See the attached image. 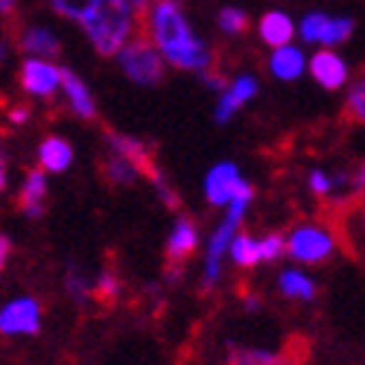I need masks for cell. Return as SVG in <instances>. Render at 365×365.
Listing matches in <instances>:
<instances>
[{"mask_svg":"<svg viewBox=\"0 0 365 365\" xmlns=\"http://www.w3.org/2000/svg\"><path fill=\"white\" fill-rule=\"evenodd\" d=\"M143 36L178 71L205 73L214 65V53H210V47L199 36L190 33L185 9H181L178 0H152Z\"/></svg>","mask_w":365,"mask_h":365,"instance_id":"1","label":"cell"},{"mask_svg":"<svg viewBox=\"0 0 365 365\" xmlns=\"http://www.w3.org/2000/svg\"><path fill=\"white\" fill-rule=\"evenodd\" d=\"M82 29L100 56H117L123 44L135 36V15L123 0H100L82 21Z\"/></svg>","mask_w":365,"mask_h":365,"instance_id":"2","label":"cell"},{"mask_svg":"<svg viewBox=\"0 0 365 365\" xmlns=\"http://www.w3.org/2000/svg\"><path fill=\"white\" fill-rule=\"evenodd\" d=\"M252 196H255V187L246 181V187H242V190L231 199L225 220L217 225L214 234H210L207 255H205V269H202V292H210V289H217V287H220V278H222V257L228 255L231 240L237 237L242 220H246V210H249Z\"/></svg>","mask_w":365,"mask_h":365,"instance_id":"3","label":"cell"},{"mask_svg":"<svg viewBox=\"0 0 365 365\" xmlns=\"http://www.w3.org/2000/svg\"><path fill=\"white\" fill-rule=\"evenodd\" d=\"M123 73L138 85H158L164 79V56L143 33H135L117 53Z\"/></svg>","mask_w":365,"mask_h":365,"instance_id":"4","label":"cell"},{"mask_svg":"<svg viewBox=\"0 0 365 365\" xmlns=\"http://www.w3.org/2000/svg\"><path fill=\"white\" fill-rule=\"evenodd\" d=\"M333 249H336V240L330 237L327 228L316 222L295 225L287 237V252L298 263H324L333 255Z\"/></svg>","mask_w":365,"mask_h":365,"instance_id":"5","label":"cell"},{"mask_svg":"<svg viewBox=\"0 0 365 365\" xmlns=\"http://www.w3.org/2000/svg\"><path fill=\"white\" fill-rule=\"evenodd\" d=\"M41 301L33 295L12 298L4 310H0V336L21 339V336H38L41 333Z\"/></svg>","mask_w":365,"mask_h":365,"instance_id":"6","label":"cell"},{"mask_svg":"<svg viewBox=\"0 0 365 365\" xmlns=\"http://www.w3.org/2000/svg\"><path fill=\"white\" fill-rule=\"evenodd\" d=\"M196 249H199V225H196V220L178 217L175 225H173V234H170V240H167V249H164V257H167V278H181L187 257H190Z\"/></svg>","mask_w":365,"mask_h":365,"instance_id":"7","label":"cell"},{"mask_svg":"<svg viewBox=\"0 0 365 365\" xmlns=\"http://www.w3.org/2000/svg\"><path fill=\"white\" fill-rule=\"evenodd\" d=\"M108 138V146L117 152L120 158H126L132 164V170L140 175V178H149V181H155L161 175L158 164H155V155H152V146H146V140H138L132 135H120L114 129L106 132Z\"/></svg>","mask_w":365,"mask_h":365,"instance_id":"8","label":"cell"},{"mask_svg":"<svg viewBox=\"0 0 365 365\" xmlns=\"http://www.w3.org/2000/svg\"><path fill=\"white\" fill-rule=\"evenodd\" d=\"M18 82L26 94H33V97H53V91L62 85V68H56L47 58L29 56L18 71Z\"/></svg>","mask_w":365,"mask_h":365,"instance_id":"9","label":"cell"},{"mask_svg":"<svg viewBox=\"0 0 365 365\" xmlns=\"http://www.w3.org/2000/svg\"><path fill=\"white\" fill-rule=\"evenodd\" d=\"M246 187V181L240 178L237 167L234 164H217L214 170L207 173V181H205V196L214 207H225L231 205V199Z\"/></svg>","mask_w":365,"mask_h":365,"instance_id":"10","label":"cell"},{"mask_svg":"<svg viewBox=\"0 0 365 365\" xmlns=\"http://www.w3.org/2000/svg\"><path fill=\"white\" fill-rule=\"evenodd\" d=\"M47 207V173L41 167L29 170L24 178V187L18 193V210L24 217H41Z\"/></svg>","mask_w":365,"mask_h":365,"instance_id":"11","label":"cell"},{"mask_svg":"<svg viewBox=\"0 0 365 365\" xmlns=\"http://www.w3.org/2000/svg\"><path fill=\"white\" fill-rule=\"evenodd\" d=\"M225 365H295L289 351L255 348V345H228Z\"/></svg>","mask_w":365,"mask_h":365,"instance_id":"12","label":"cell"},{"mask_svg":"<svg viewBox=\"0 0 365 365\" xmlns=\"http://www.w3.org/2000/svg\"><path fill=\"white\" fill-rule=\"evenodd\" d=\"M310 73L313 79L327 88V91H339L348 79V65L342 62V58L333 53V50H319L313 58H310Z\"/></svg>","mask_w":365,"mask_h":365,"instance_id":"13","label":"cell"},{"mask_svg":"<svg viewBox=\"0 0 365 365\" xmlns=\"http://www.w3.org/2000/svg\"><path fill=\"white\" fill-rule=\"evenodd\" d=\"M257 94V82L252 76H237L234 82H228V88L222 91L220 106H217V123H228V120L246 106L252 97Z\"/></svg>","mask_w":365,"mask_h":365,"instance_id":"14","label":"cell"},{"mask_svg":"<svg viewBox=\"0 0 365 365\" xmlns=\"http://www.w3.org/2000/svg\"><path fill=\"white\" fill-rule=\"evenodd\" d=\"M15 44H18V50L29 53L33 58H53V56L62 53V41L44 26H24Z\"/></svg>","mask_w":365,"mask_h":365,"instance_id":"15","label":"cell"},{"mask_svg":"<svg viewBox=\"0 0 365 365\" xmlns=\"http://www.w3.org/2000/svg\"><path fill=\"white\" fill-rule=\"evenodd\" d=\"M62 88L68 94V103H71V111L82 120H97V106H94V97H91L88 85L68 68H62Z\"/></svg>","mask_w":365,"mask_h":365,"instance_id":"16","label":"cell"},{"mask_svg":"<svg viewBox=\"0 0 365 365\" xmlns=\"http://www.w3.org/2000/svg\"><path fill=\"white\" fill-rule=\"evenodd\" d=\"M73 161V149L65 138H58V135H50L41 140L38 146V164L44 173H65Z\"/></svg>","mask_w":365,"mask_h":365,"instance_id":"17","label":"cell"},{"mask_svg":"<svg viewBox=\"0 0 365 365\" xmlns=\"http://www.w3.org/2000/svg\"><path fill=\"white\" fill-rule=\"evenodd\" d=\"M278 292L287 298V301H313L319 295L316 289V281L310 275H304L298 269H284L278 275Z\"/></svg>","mask_w":365,"mask_h":365,"instance_id":"18","label":"cell"},{"mask_svg":"<svg viewBox=\"0 0 365 365\" xmlns=\"http://www.w3.org/2000/svg\"><path fill=\"white\" fill-rule=\"evenodd\" d=\"M292 33H295V26L289 21V15L284 12H266L260 18V38L269 44V47H287L292 41Z\"/></svg>","mask_w":365,"mask_h":365,"instance_id":"19","label":"cell"},{"mask_svg":"<svg viewBox=\"0 0 365 365\" xmlns=\"http://www.w3.org/2000/svg\"><path fill=\"white\" fill-rule=\"evenodd\" d=\"M269 68H272V73H275L278 79L292 82V79H298V76L304 73L307 62H304V56H301L298 47H289V44H287V47H278L275 53H272Z\"/></svg>","mask_w":365,"mask_h":365,"instance_id":"20","label":"cell"},{"mask_svg":"<svg viewBox=\"0 0 365 365\" xmlns=\"http://www.w3.org/2000/svg\"><path fill=\"white\" fill-rule=\"evenodd\" d=\"M100 173H103V178L108 181L111 187H132L135 181L140 178V175L132 170V164H129L126 158H120L114 149H111V155H106V158H103Z\"/></svg>","mask_w":365,"mask_h":365,"instance_id":"21","label":"cell"},{"mask_svg":"<svg viewBox=\"0 0 365 365\" xmlns=\"http://www.w3.org/2000/svg\"><path fill=\"white\" fill-rule=\"evenodd\" d=\"M65 289H68L71 301L79 304V307H85L88 301H94V281H91L85 275V269L76 266V263H71L68 272H65Z\"/></svg>","mask_w":365,"mask_h":365,"instance_id":"22","label":"cell"},{"mask_svg":"<svg viewBox=\"0 0 365 365\" xmlns=\"http://www.w3.org/2000/svg\"><path fill=\"white\" fill-rule=\"evenodd\" d=\"M228 255H231L234 266H240V269H252V266H257V263H260L257 240H255L252 234H242V231H237V237L231 240Z\"/></svg>","mask_w":365,"mask_h":365,"instance_id":"23","label":"cell"},{"mask_svg":"<svg viewBox=\"0 0 365 365\" xmlns=\"http://www.w3.org/2000/svg\"><path fill=\"white\" fill-rule=\"evenodd\" d=\"M120 295H123V284H120L117 272L114 269H103L100 275L94 278V301L111 307V304L120 301Z\"/></svg>","mask_w":365,"mask_h":365,"instance_id":"24","label":"cell"},{"mask_svg":"<svg viewBox=\"0 0 365 365\" xmlns=\"http://www.w3.org/2000/svg\"><path fill=\"white\" fill-rule=\"evenodd\" d=\"M342 114H345V120H351V123L365 126V76L356 79L354 88L348 91V100H345Z\"/></svg>","mask_w":365,"mask_h":365,"instance_id":"25","label":"cell"},{"mask_svg":"<svg viewBox=\"0 0 365 365\" xmlns=\"http://www.w3.org/2000/svg\"><path fill=\"white\" fill-rule=\"evenodd\" d=\"M97 4H100V0H50L53 12L62 15V18H71V21H82Z\"/></svg>","mask_w":365,"mask_h":365,"instance_id":"26","label":"cell"},{"mask_svg":"<svg viewBox=\"0 0 365 365\" xmlns=\"http://www.w3.org/2000/svg\"><path fill=\"white\" fill-rule=\"evenodd\" d=\"M351 33H354V21H351V18H330L324 36H322V44H324V47H336V44L348 41Z\"/></svg>","mask_w":365,"mask_h":365,"instance_id":"27","label":"cell"},{"mask_svg":"<svg viewBox=\"0 0 365 365\" xmlns=\"http://www.w3.org/2000/svg\"><path fill=\"white\" fill-rule=\"evenodd\" d=\"M327 21L330 15L324 12H313L301 21V38L307 41V44H322V36H324V29H327Z\"/></svg>","mask_w":365,"mask_h":365,"instance_id":"28","label":"cell"},{"mask_svg":"<svg viewBox=\"0 0 365 365\" xmlns=\"http://www.w3.org/2000/svg\"><path fill=\"white\" fill-rule=\"evenodd\" d=\"M217 21H220V26L225 29L228 36H240V33H246L249 29V15L242 9H234V6H225Z\"/></svg>","mask_w":365,"mask_h":365,"instance_id":"29","label":"cell"},{"mask_svg":"<svg viewBox=\"0 0 365 365\" xmlns=\"http://www.w3.org/2000/svg\"><path fill=\"white\" fill-rule=\"evenodd\" d=\"M257 249H260V263H275L287 252V240L281 234H266L263 240H257Z\"/></svg>","mask_w":365,"mask_h":365,"instance_id":"30","label":"cell"},{"mask_svg":"<svg viewBox=\"0 0 365 365\" xmlns=\"http://www.w3.org/2000/svg\"><path fill=\"white\" fill-rule=\"evenodd\" d=\"M310 190H313L316 196H322V199H324V196H330V193H333V181H330L322 170H313V173H310Z\"/></svg>","mask_w":365,"mask_h":365,"instance_id":"31","label":"cell"},{"mask_svg":"<svg viewBox=\"0 0 365 365\" xmlns=\"http://www.w3.org/2000/svg\"><path fill=\"white\" fill-rule=\"evenodd\" d=\"M9 257H12V240H9L6 234H0V272L6 269Z\"/></svg>","mask_w":365,"mask_h":365,"instance_id":"32","label":"cell"},{"mask_svg":"<svg viewBox=\"0 0 365 365\" xmlns=\"http://www.w3.org/2000/svg\"><path fill=\"white\" fill-rule=\"evenodd\" d=\"M351 190H354V196H359V193H365V164L356 170V175L351 178Z\"/></svg>","mask_w":365,"mask_h":365,"instance_id":"33","label":"cell"},{"mask_svg":"<svg viewBox=\"0 0 365 365\" xmlns=\"http://www.w3.org/2000/svg\"><path fill=\"white\" fill-rule=\"evenodd\" d=\"M6 181H9V167H6V152L0 146V193L6 190Z\"/></svg>","mask_w":365,"mask_h":365,"instance_id":"34","label":"cell"},{"mask_svg":"<svg viewBox=\"0 0 365 365\" xmlns=\"http://www.w3.org/2000/svg\"><path fill=\"white\" fill-rule=\"evenodd\" d=\"M9 120H12V123H18V126H21V123H26V120H29V108H26V106L12 108V111H9Z\"/></svg>","mask_w":365,"mask_h":365,"instance_id":"35","label":"cell"},{"mask_svg":"<svg viewBox=\"0 0 365 365\" xmlns=\"http://www.w3.org/2000/svg\"><path fill=\"white\" fill-rule=\"evenodd\" d=\"M15 6H18V0H0V15H12L15 12Z\"/></svg>","mask_w":365,"mask_h":365,"instance_id":"36","label":"cell"},{"mask_svg":"<svg viewBox=\"0 0 365 365\" xmlns=\"http://www.w3.org/2000/svg\"><path fill=\"white\" fill-rule=\"evenodd\" d=\"M362 228H365V210H362Z\"/></svg>","mask_w":365,"mask_h":365,"instance_id":"37","label":"cell"}]
</instances>
